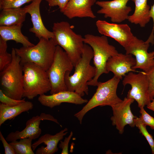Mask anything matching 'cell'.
I'll list each match as a JSON object with an SVG mask.
<instances>
[{
	"instance_id": "f1b7e54d",
	"label": "cell",
	"mask_w": 154,
	"mask_h": 154,
	"mask_svg": "<svg viewBox=\"0 0 154 154\" xmlns=\"http://www.w3.org/2000/svg\"><path fill=\"white\" fill-rule=\"evenodd\" d=\"M145 72L148 81L149 94L151 101L154 97V67Z\"/></svg>"
},
{
	"instance_id": "7a4b0ae2",
	"label": "cell",
	"mask_w": 154,
	"mask_h": 154,
	"mask_svg": "<svg viewBox=\"0 0 154 154\" xmlns=\"http://www.w3.org/2000/svg\"><path fill=\"white\" fill-rule=\"evenodd\" d=\"M52 29L54 35L53 38L56 45L65 51L74 67L81 57L84 38L74 32L67 21L54 23Z\"/></svg>"
},
{
	"instance_id": "44dd1931",
	"label": "cell",
	"mask_w": 154,
	"mask_h": 154,
	"mask_svg": "<svg viewBox=\"0 0 154 154\" xmlns=\"http://www.w3.org/2000/svg\"><path fill=\"white\" fill-rule=\"evenodd\" d=\"M135 4L133 13L129 15V22L135 25H139L141 27H144L150 21V7L147 4V0H130Z\"/></svg>"
},
{
	"instance_id": "52a82bcc",
	"label": "cell",
	"mask_w": 154,
	"mask_h": 154,
	"mask_svg": "<svg viewBox=\"0 0 154 154\" xmlns=\"http://www.w3.org/2000/svg\"><path fill=\"white\" fill-rule=\"evenodd\" d=\"M114 76L104 82H99L96 92L82 109L74 115L82 124L85 115L90 110L98 106H111L121 101L117 94V90L120 81Z\"/></svg>"
},
{
	"instance_id": "7c38bea8",
	"label": "cell",
	"mask_w": 154,
	"mask_h": 154,
	"mask_svg": "<svg viewBox=\"0 0 154 154\" xmlns=\"http://www.w3.org/2000/svg\"><path fill=\"white\" fill-rule=\"evenodd\" d=\"M129 0L96 1V4L101 7L97 13L104 15L105 18H110L113 23H120L128 19L132 11L131 7L127 5Z\"/></svg>"
},
{
	"instance_id": "5bb4252c",
	"label": "cell",
	"mask_w": 154,
	"mask_h": 154,
	"mask_svg": "<svg viewBox=\"0 0 154 154\" xmlns=\"http://www.w3.org/2000/svg\"><path fill=\"white\" fill-rule=\"evenodd\" d=\"M48 120L60 125L58 120L50 114L42 113L39 116L32 117L28 120L25 128L21 131H16L11 132L7 136L6 139L11 142L24 138H29L33 140L38 138L40 135L42 130L39 127L41 121Z\"/></svg>"
},
{
	"instance_id": "836d02e7",
	"label": "cell",
	"mask_w": 154,
	"mask_h": 154,
	"mask_svg": "<svg viewBox=\"0 0 154 154\" xmlns=\"http://www.w3.org/2000/svg\"><path fill=\"white\" fill-rule=\"evenodd\" d=\"M149 13L150 17L153 21V27L151 34L146 42L152 45L154 44V3L151 6Z\"/></svg>"
},
{
	"instance_id": "9a60e30c",
	"label": "cell",
	"mask_w": 154,
	"mask_h": 154,
	"mask_svg": "<svg viewBox=\"0 0 154 154\" xmlns=\"http://www.w3.org/2000/svg\"><path fill=\"white\" fill-rule=\"evenodd\" d=\"M136 64L135 58L131 54L119 53L109 58L106 64L107 71L120 80L130 72H136L132 69Z\"/></svg>"
},
{
	"instance_id": "cb8c5ba5",
	"label": "cell",
	"mask_w": 154,
	"mask_h": 154,
	"mask_svg": "<svg viewBox=\"0 0 154 154\" xmlns=\"http://www.w3.org/2000/svg\"><path fill=\"white\" fill-rule=\"evenodd\" d=\"M33 140L29 138H24L19 141L11 142L9 144L14 149L15 154H34L32 148Z\"/></svg>"
},
{
	"instance_id": "8fae6325",
	"label": "cell",
	"mask_w": 154,
	"mask_h": 154,
	"mask_svg": "<svg viewBox=\"0 0 154 154\" xmlns=\"http://www.w3.org/2000/svg\"><path fill=\"white\" fill-rule=\"evenodd\" d=\"M96 24L100 34L113 38L124 48L130 43L134 37L130 28L126 24L111 23L98 20Z\"/></svg>"
},
{
	"instance_id": "ac0fdd59",
	"label": "cell",
	"mask_w": 154,
	"mask_h": 154,
	"mask_svg": "<svg viewBox=\"0 0 154 154\" xmlns=\"http://www.w3.org/2000/svg\"><path fill=\"white\" fill-rule=\"evenodd\" d=\"M96 0H70L61 12L69 19L75 17H89L94 19L92 6Z\"/></svg>"
},
{
	"instance_id": "3957f363",
	"label": "cell",
	"mask_w": 154,
	"mask_h": 154,
	"mask_svg": "<svg viewBox=\"0 0 154 154\" xmlns=\"http://www.w3.org/2000/svg\"><path fill=\"white\" fill-rule=\"evenodd\" d=\"M84 42L92 48L93 64L96 69L94 77L87 84L88 86H97L100 76L103 74L109 73L106 68L108 60L119 53L115 46L109 44L107 37L104 35L99 36L86 34L84 38Z\"/></svg>"
},
{
	"instance_id": "9c48e42d",
	"label": "cell",
	"mask_w": 154,
	"mask_h": 154,
	"mask_svg": "<svg viewBox=\"0 0 154 154\" xmlns=\"http://www.w3.org/2000/svg\"><path fill=\"white\" fill-rule=\"evenodd\" d=\"M122 84L124 87L128 84L131 86V89L128 92L127 97L136 101L140 108L147 106L151 102L145 72H140L137 74L132 72H129L124 76Z\"/></svg>"
},
{
	"instance_id": "ffe728a7",
	"label": "cell",
	"mask_w": 154,
	"mask_h": 154,
	"mask_svg": "<svg viewBox=\"0 0 154 154\" xmlns=\"http://www.w3.org/2000/svg\"><path fill=\"white\" fill-rule=\"evenodd\" d=\"M23 24L10 26H0V37L7 41L13 40L22 44L25 47L32 46L35 44L29 41L21 31Z\"/></svg>"
},
{
	"instance_id": "4fadbf2b",
	"label": "cell",
	"mask_w": 154,
	"mask_h": 154,
	"mask_svg": "<svg viewBox=\"0 0 154 154\" xmlns=\"http://www.w3.org/2000/svg\"><path fill=\"white\" fill-rule=\"evenodd\" d=\"M134 100L125 97L121 101L111 106L113 111V116L110 118L112 124L116 126L120 134L123 133L126 125H128L132 127L135 126L134 119L137 117L133 115L130 107Z\"/></svg>"
},
{
	"instance_id": "4316f807",
	"label": "cell",
	"mask_w": 154,
	"mask_h": 154,
	"mask_svg": "<svg viewBox=\"0 0 154 154\" xmlns=\"http://www.w3.org/2000/svg\"><path fill=\"white\" fill-rule=\"evenodd\" d=\"M34 0H0V9H16Z\"/></svg>"
},
{
	"instance_id": "4dcf8cb0",
	"label": "cell",
	"mask_w": 154,
	"mask_h": 154,
	"mask_svg": "<svg viewBox=\"0 0 154 154\" xmlns=\"http://www.w3.org/2000/svg\"><path fill=\"white\" fill-rule=\"evenodd\" d=\"M70 0H45L49 6L53 7L58 6L61 12Z\"/></svg>"
},
{
	"instance_id": "2e32d148",
	"label": "cell",
	"mask_w": 154,
	"mask_h": 154,
	"mask_svg": "<svg viewBox=\"0 0 154 154\" xmlns=\"http://www.w3.org/2000/svg\"><path fill=\"white\" fill-rule=\"evenodd\" d=\"M42 0H34L31 3L24 7L26 12L29 14L33 27L29 29L39 39L41 38L49 39L54 37L53 32L49 31L43 23L40 12V5Z\"/></svg>"
},
{
	"instance_id": "603a6c76",
	"label": "cell",
	"mask_w": 154,
	"mask_h": 154,
	"mask_svg": "<svg viewBox=\"0 0 154 154\" xmlns=\"http://www.w3.org/2000/svg\"><path fill=\"white\" fill-rule=\"evenodd\" d=\"M0 13V26H10L23 24L27 13L24 7L4 9Z\"/></svg>"
},
{
	"instance_id": "e575fe53",
	"label": "cell",
	"mask_w": 154,
	"mask_h": 154,
	"mask_svg": "<svg viewBox=\"0 0 154 154\" xmlns=\"http://www.w3.org/2000/svg\"><path fill=\"white\" fill-rule=\"evenodd\" d=\"M151 101L150 104L147 106V107L148 109L154 112V99H153Z\"/></svg>"
},
{
	"instance_id": "8992f818",
	"label": "cell",
	"mask_w": 154,
	"mask_h": 154,
	"mask_svg": "<svg viewBox=\"0 0 154 154\" xmlns=\"http://www.w3.org/2000/svg\"><path fill=\"white\" fill-rule=\"evenodd\" d=\"M37 44L32 46H23L15 48L16 54L21 58V64L35 63L47 71L53 62L56 46L53 38H41Z\"/></svg>"
},
{
	"instance_id": "484cf974",
	"label": "cell",
	"mask_w": 154,
	"mask_h": 154,
	"mask_svg": "<svg viewBox=\"0 0 154 154\" xmlns=\"http://www.w3.org/2000/svg\"><path fill=\"white\" fill-rule=\"evenodd\" d=\"M135 126L139 130V132L145 137L151 149L152 153L154 154V140L152 135L147 131L146 126L142 122L140 117H136L134 119Z\"/></svg>"
},
{
	"instance_id": "d6986e66",
	"label": "cell",
	"mask_w": 154,
	"mask_h": 154,
	"mask_svg": "<svg viewBox=\"0 0 154 154\" xmlns=\"http://www.w3.org/2000/svg\"><path fill=\"white\" fill-rule=\"evenodd\" d=\"M68 129L65 128L54 135L46 133L41 136L38 139L32 144L33 151L40 145L44 143L46 147L42 146L38 148L36 154H53L58 150V144L68 133Z\"/></svg>"
},
{
	"instance_id": "83f0119b",
	"label": "cell",
	"mask_w": 154,
	"mask_h": 154,
	"mask_svg": "<svg viewBox=\"0 0 154 154\" xmlns=\"http://www.w3.org/2000/svg\"><path fill=\"white\" fill-rule=\"evenodd\" d=\"M25 101L24 98L21 100H17L6 95L1 89L0 90V101L1 103L9 106L18 105Z\"/></svg>"
},
{
	"instance_id": "5b68a950",
	"label": "cell",
	"mask_w": 154,
	"mask_h": 154,
	"mask_svg": "<svg viewBox=\"0 0 154 154\" xmlns=\"http://www.w3.org/2000/svg\"><path fill=\"white\" fill-rule=\"evenodd\" d=\"M11 62L0 73V84L3 92L17 100L22 99L23 93V71L21 58L12 49Z\"/></svg>"
},
{
	"instance_id": "277c9868",
	"label": "cell",
	"mask_w": 154,
	"mask_h": 154,
	"mask_svg": "<svg viewBox=\"0 0 154 154\" xmlns=\"http://www.w3.org/2000/svg\"><path fill=\"white\" fill-rule=\"evenodd\" d=\"M21 64L23 71V97L31 100L50 91L51 85L46 71L33 63Z\"/></svg>"
},
{
	"instance_id": "1f68e13d",
	"label": "cell",
	"mask_w": 154,
	"mask_h": 154,
	"mask_svg": "<svg viewBox=\"0 0 154 154\" xmlns=\"http://www.w3.org/2000/svg\"><path fill=\"white\" fill-rule=\"evenodd\" d=\"M73 135V133L72 131H71L68 136L66 137L63 141L62 140L60 141L59 147L62 149L61 154H68V145Z\"/></svg>"
},
{
	"instance_id": "d4e9b609",
	"label": "cell",
	"mask_w": 154,
	"mask_h": 154,
	"mask_svg": "<svg viewBox=\"0 0 154 154\" xmlns=\"http://www.w3.org/2000/svg\"><path fill=\"white\" fill-rule=\"evenodd\" d=\"M7 41L0 37V71H2L11 62L12 56L11 53L7 52Z\"/></svg>"
},
{
	"instance_id": "ba28073f",
	"label": "cell",
	"mask_w": 154,
	"mask_h": 154,
	"mask_svg": "<svg viewBox=\"0 0 154 154\" xmlns=\"http://www.w3.org/2000/svg\"><path fill=\"white\" fill-rule=\"evenodd\" d=\"M74 67L65 51L57 45L53 62L46 71L51 85V94L67 90L64 80L65 74L67 71L71 72Z\"/></svg>"
},
{
	"instance_id": "6da1fadb",
	"label": "cell",
	"mask_w": 154,
	"mask_h": 154,
	"mask_svg": "<svg viewBox=\"0 0 154 154\" xmlns=\"http://www.w3.org/2000/svg\"><path fill=\"white\" fill-rule=\"evenodd\" d=\"M93 57V52L88 45L84 44L81 57L75 66L73 74L70 75L71 72H66L64 80L67 90L74 92L82 97L88 94L87 82L94 77L96 69L90 64Z\"/></svg>"
},
{
	"instance_id": "7402d4cb",
	"label": "cell",
	"mask_w": 154,
	"mask_h": 154,
	"mask_svg": "<svg viewBox=\"0 0 154 154\" xmlns=\"http://www.w3.org/2000/svg\"><path fill=\"white\" fill-rule=\"evenodd\" d=\"M33 104L30 101H25L14 106H9L0 104V126L6 121L11 120L23 112L32 110Z\"/></svg>"
},
{
	"instance_id": "e0dca14e",
	"label": "cell",
	"mask_w": 154,
	"mask_h": 154,
	"mask_svg": "<svg viewBox=\"0 0 154 154\" xmlns=\"http://www.w3.org/2000/svg\"><path fill=\"white\" fill-rule=\"evenodd\" d=\"M38 100L42 105L51 108L63 103L81 105L86 103L88 101L77 93L68 90L60 92L49 95L42 94L39 96Z\"/></svg>"
},
{
	"instance_id": "f546056e",
	"label": "cell",
	"mask_w": 154,
	"mask_h": 154,
	"mask_svg": "<svg viewBox=\"0 0 154 154\" xmlns=\"http://www.w3.org/2000/svg\"><path fill=\"white\" fill-rule=\"evenodd\" d=\"M140 116L142 123L146 126H149L152 129H154V118L150 116L145 110L144 107L140 108Z\"/></svg>"
},
{
	"instance_id": "d6a6232c",
	"label": "cell",
	"mask_w": 154,
	"mask_h": 154,
	"mask_svg": "<svg viewBox=\"0 0 154 154\" xmlns=\"http://www.w3.org/2000/svg\"><path fill=\"white\" fill-rule=\"evenodd\" d=\"M0 140L1 141L5 149V154H15V150L5 139L1 132L0 131Z\"/></svg>"
},
{
	"instance_id": "30bf717a",
	"label": "cell",
	"mask_w": 154,
	"mask_h": 154,
	"mask_svg": "<svg viewBox=\"0 0 154 154\" xmlns=\"http://www.w3.org/2000/svg\"><path fill=\"white\" fill-rule=\"evenodd\" d=\"M149 45L134 36L130 43L124 48L125 54L135 56L136 64L132 68L133 70L136 71V69H140L146 72L154 67V50L148 52Z\"/></svg>"
}]
</instances>
